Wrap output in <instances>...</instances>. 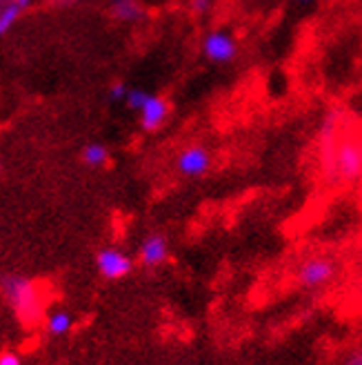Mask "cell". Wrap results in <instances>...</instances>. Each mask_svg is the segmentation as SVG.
Returning <instances> with one entry per match:
<instances>
[{
  "label": "cell",
  "instance_id": "30bf717a",
  "mask_svg": "<svg viewBox=\"0 0 362 365\" xmlns=\"http://www.w3.org/2000/svg\"><path fill=\"white\" fill-rule=\"evenodd\" d=\"M71 325H74V317H71L67 309H56L47 317V332L51 336H65Z\"/></svg>",
  "mask_w": 362,
  "mask_h": 365
},
{
  "label": "cell",
  "instance_id": "9c48e42d",
  "mask_svg": "<svg viewBox=\"0 0 362 365\" xmlns=\"http://www.w3.org/2000/svg\"><path fill=\"white\" fill-rule=\"evenodd\" d=\"M110 14L114 21L118 23H124V25H134V23H140L144 18V5L140 0H110Z\"/></svg>",
  "mask_w": 362,
  "mask_h": 365
},
{
  "label": "cell",
  "instance_id": "ac0fdd59",
  "mask_svg": "<svg viewBox=\"0 0 362 365\" xmlns=\"http://www.w3.org/2000/svg\"><path fill=\"white\" fill-rule=\"evenodd\" d=\"M63 5H71V3H76V0H60Z\"/></svg>",
  "mask_w": 362,
  "mask_h": 365
},
{
  "label": "cell",
  "instance_id": "5b68a950",
  "mask_svg": "<svg viewBox=\"0 0 362 365\" xmlns=\"http://www.w3.org/2000/svg\"><path fill=\"white\" fill-rule=\"evenodd\" d=\"M211 165H213V156L203 143H191L180 150L176 156V172L189 180L207 176Z\"/></svg>",
  "mask_w": 362,
  "mask_h": 365
},
{
  "label": "cell",
  "instance_id": "52a82bcc",
  "mask_svg": "<svg viewBox=\"0 0 362 365\" xmlns=\"http://www.w3.org/2000/svg\"><path fill=\"white\" fill-rule=\"evenodd\" d=\"M169 239L165 234H160V232H151L147 234L144 239L140 241V247H138V261L142 267H160V265H165L169 261Z\"/></svg>",
  "mask_w": 362,
  "mask_h": 365
},
{
  "label": "cell",
  "instance_id": "3957f363",
  "mask_svg": "<svg viewBox=\"0 0 362 365\" xmlns=\"http://www.w3.org/2000/svg\"><path fill=\"white\" fill-rule=\"evenodd\" d=\"M338 274V265L331 257H324V254H316V257H307L304 261L298 263L294 279L296 283L307 289V292H316L327 287Z\"/></svg>",
  "mask_w": 362,
  "mask_h": 365
},
{
  "label": "cell",
  "instance_id": "5bb4252c",
  "mask_svg": "<svg viewBox=\"0 0 362 365\" xmlns=\"http://www.w3.org/2000/svg\"><path fill=\"white\" fill-rule=\"evenodd\" d=\"M213 9V0H189V11L198 18L209 16Z\"/></svg>",
  "mask_w": 362,
  "mask_h": 365
},
{
  "label": "cell",
  "instance_id": "9a60e30c",
  "mask_svg": "<svg viewBox=\"0 0 362 365\" xmlns=\"http://www.w3.org/2000/svg\"><path fill=\"white\" fill-rule=\"evenodd\" d=\"M127 94H129V87H127L124 83H114L110 87V98L116 101V103H124Z\"/></svg>",
  "mask_w": 362,
  "mask_h": 365
},
{
  "label": "cell",
  "instance_id": "8992f818",
  "mask_svg": "<svg viewBox=\"0 0 362 365\" xmlns=\"http://www.w3.org/2000/svg\"><path fill=\"white\" fill-rule=\"evenodd\" d=\"M96 267L100 272V277L110 281H118V279H124L127 274H132L134 261L129 254L118 247H105L96 254Z\"/></svg>",
  "mask_w": 362,
  "mask_h": 365
},
{
  "label": "cell",
  "instance_id": "4fadbf2b",
  "mask_svg": "<svg viewBox=\"0 0 362 365\" xmlns=\"http://www.w3.org/2000/svg\"><path fill=\"white\" fill-rule=\"evenodd\" d=\"M147 96H149V91H144L140 87H129V94H127V98H124V105L129 109H134V112H138V109L142 107V103L147 101Z\"/></svg>",
  "mask_w": 362,
  "mask_h": 365
},
{
  "label": "cell",
  "instance_id": "7c38bea8",
  "mask_svg": "<svg viewBox=\"0 0 362 365\" xmlns=\"http://www.w3.org/2000/svg\"><path fill=\"white\" fill-rule=\"evenodd\" d=\"M21 3L14 0V3H7V5H0V36L7 34L14 23L18 21V16H21Z\"/></svg>",
  "mask_w": 362,
  "mask_h": 365
},
{
  "label": "cell",
  "instance_id": "8fae6325",
  "mask_svg": "<svg viewBox=\"0 0 362 365\" xmlns=\"http://www.w3.org/2000/svg\"><path fill=\"white\" fill-rule=\"evenodd\" d=\"M82 163L87 168H105L110 163V150L102 143H89L82 150Z\"/></svg>",
  "mask_w": 362,
  "mask_h": 365
},
{
  "label": "cell",
  "instance_id": "6da1fadb",
  "mask_svg": "<svg viewBox=\"0 0 362 365\" xmlns=\"http://www.w3.org/2000/svg\"><path fill=\"white\" fill-rule=\"evenodd\" d=\"M320 172L331 185H360L362 182V134L342 130L329 148L318 150Z\"/></svg>",
  "mask_w": 362,
  "mask_h": 365
},
{
  "label": "cell",
  "instance_id": "ffe728a7",
  "mask_svg": "<svg viewBox=\"0 0 362 365\" xmlns=\"http://www.w3.org/2000/svg\"><path fill=\"white\" fill-rule=\"evenodd\" d=\"M296 3H312V0H296Z\"/></svg>",
  "mask_w": 362,
  "mask_h": 365
},
{
  "label": "cell",
  "instance_id": "ba28073f",
  "mask_svg": "<svg viewBox=\"0 0 362 365\" xmlns=\"http://www.w3.org/2000/svg\"><path fill=\"white\" fill-rule=\"evenodd\" d=\"M136 114L140 118V125H142L144 132H158L169 118V103L162 96L149 94L147 101L142 103V107Z\"/></svg>",
  "mask_w": 362,
  "mask_h": 365
},
{
  "label": "cell",
  "instance_id": "e0dca14e",
  "mask_svg": "<svg viewBox=\"0 0 362 365\" xmlns=\"http://www.w3.org/2000/svg\"><path fill=\"white\" fill-rule=\"evenodd\" d=\"M0 365H21V359H18L14 352H3L0 354Z\"/></svg>",
  "mask_w": 362,
  "mask_h": 365
},
{
  "label": "cell",
  "instance_id": "2e32d148",
  "mask_svg": "<svg viewBox=\"0 0 362 365\" xmlns=\"http://www.w3.org/2000/svg\"><path fill=\"white\" fill-rule=\"evenodd\" d=\"M340 365H362V348L351 350V352L345 356V361H342Z\"/></svg>",
  "mask_w": 362,
  "mask_h": 365
},
{
  "label": "cell",
  "instance_id": "d6986e66",
  "mask_svg": "<svg viewBox=\"0 0 362 365\" xmlns=\"http://www.w3.org/2000/svg\"><path fill=\"white\" fill-rule=\"evenodd\" d=\"M18 3H21V5L25 7V5H29V0H18Z\"/></svg>",
  "mask_w": 362,
  "mask_h": 365
},
{
  "label": "cell",
  "instance_id": "44dd1931",
  "mask_svg": "<svg viewBox=\"0 0 362 365\" xmlns=\"http://www.w3.org/2000/svg\"><path fill=\"white\" fill-rule=\"evenodd\" d=\"M360 200H362V182H360Z\"/></svg>",
  "mask_w": 362,
  "mask_h": 365
},
{
  "label": "cell",
  "instance_id": "7a4b0ae2",
  "mask_svg": "<svg viewBox=\"0 0 362 365\" xmlns=\"http://www.w3.org/2000/svg\"><path fill=\"white\" fill-rule=\"evenodd\" d=\"M3 294L14 307L16 317L25 323H36L43 314V297L38 292V285L31 283L25 277H3L0 281Z\"/></svg>",
  "mask_w": 362,
  "mask_h": 365
},
{
  "label": "cell",
  "instance_id": "277c9868",
  "mask_svg": "<svg viewBox=\"0 0 362 365\" xmlns=\"http://www.w3.org/2000/svg\"><path fill=\"white\" fill-rule=\"evenodd\" d=\"M201 53L211 65H229L238 58V38L223 27L209 29L201 38Z\"/></svg>",
  "mask_w": 362,
  "mask_h": 365
}]
</instances>
